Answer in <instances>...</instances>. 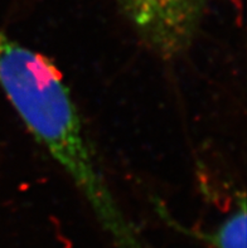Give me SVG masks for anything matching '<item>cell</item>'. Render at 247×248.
Here are the masks:
<instances>
[{"label":"cell","mask_w":247,"mask_h":248,"mask_svg":"<svg viewBox=\"0 0 247 248\" xmlns=\"http://www.w3.org/2000/svg\"><path fill=\"white\" fill-rule=\"evenodd\" d=\"M0 90L66 174L114 248H147L110 186L87 126L53 61L0 28Z\"/></svg>","instance_id":"6da1fadb"},{"label":"cell","mask_w":247,"mask_h":248,"mask_svg":"<svg viewBox=\"0 0 247 248\" xmlns=\"http://www.w3.org/2000/svg\"><path fill=\"white\" fill-rule=\"evenodd\" d=\"M136 34L157 56L173 60L194 43L211 0H115Z\"/></svg>","instance_id":"7a4b0ae2"},{"label":"cell","mask_w":247,"mask_h":248,"mask_svg":"<svg viewBox=\"0 0 247 248\" xmlns=\"http://www.w3.org/2000/svg\"><path fill=\"white\" fill-rule=\"evenodd\" d=\"M162 218L169 226L184 233L185 236L197 239L198 242L203 243L208 248H246V197L242 193L236 201V204L229 216H226L217 226L210 231L189 230L183 224L170 217L168 212L164 209H158Z\"/></svg>","instance_id":"3957f363"}]
</instances>
